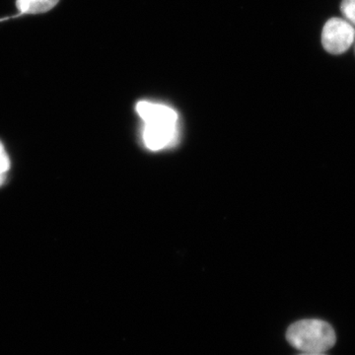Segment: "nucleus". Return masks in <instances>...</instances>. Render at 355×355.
Returning <instances> with one entry per match:
<instances>
[{
	"mask_svg": "<svg viewBox=\"0 0 355 355\" xmlns=\"http://www.w3.org/2000/svg\"><path fill=\"white\" fill-rule=\"evenodd\" d=\"M287 342L303 354H324L336 343V334L330 324L322 320H301L289 327Z\"/></svg>",
	"mask_w": 355,
	"mask_h": 355,
	"instance_id": "f03ea898",
	"label": "nucleus"
},
{
	"mask_svg": "<svg viewBox=\"0 0 355 355\" xmlns=\"http://www.w3.org/2000/svg\"><path fill=\"white\" fill-rule=\"evenodd\" d=\"M340 10L345 20L355 26V0H343Z\"/></svg>",
	"mask_w": 355,
	"mask_h": 355,
	"instance_id": "39448f33",
	"label": "nucleus"
},
{
	"mask_svg": "<svg viewBox=\"0 0 355 355\" xmlns=\"http://www.w3.org/2000/svg\"><path fill=\"white\" fill-rule=\"evenodd\" d=\"M10 168V160L6 153L3 144L0 141V174H7Z\"/></svg>",
	"mask_w": 355,
	"mask_h": 355,
	"instance_id": "423d86ee",
	"label": "nucleus"
},
{
	"mask_svg": "<svg viewBox=\"0 0 355 355\" xmlns=\"http://www.w3.org/2000/svg\"><path fill=\"white\" fill-rule=\"evenodd\" d=\"M6 181V174H0V187L2 186Z\"/></svg>",
	"mask_w": 355,
	"mask_h": 355,
	"instance_id": "0eeeda50",
	"label": "nucleus"
},
{
	"mask_svg": "<svg viewBox=\"0 0 355 355\" xmlns=\"http://www.w3.org/2000/svg\"><path fill=\"white\" fill-rule=\"evenodd\" d=\"M354 25L340 18H331L324 26L322 44L324 50L331 55L345 53L354 43Z\"/></svg>",
	"mask_w": 355,
	"mask_h": 355,
	"instance_id": "7ed1b4c3",
	"label": "nucleus"
},
{
	"mask_svg": "<svg viewBox=\"0 0 355 355\" xmlns=\"http://www.w3.org/2000/svg\"><path fill=\"white\" fill-rule=\"evenodd\" d=\"M300 355H326V354H302Z\"/></svg>",
	"mask_w": 355,
	"mask_h": 355,
	"instance_id": "6e6552de",
	"label": "nucleus"
},
{
	"mask_svg": "<svg viewBox=\"0 0 355 355\" xmlns=\"http://www.w3.org/2000/svg\"><path fill=\"white\" fill-rule=\"evenodd\" d=\"M137 113L142 121V141L149 150L159 151L174 146L179 137V116L162 103L140 101Z\"/></svg>",
	"mask_w": 355,
	"mask_h": 355,
	"instance_id": "f257e3e1",
	"label": "nucleus"
},
{
	"mask_svg": "<svg viewBox=\"0 0 355 355\" xmlns=\"http://www.w3.org/2000/svg\"><path fill=\"white\" fill-rule=\"evenodd\" d=\"M58 1L60 0H16V6L20 11L18 16L48 12Z\"/></svg>",
	"mask_w": 355,
	"mask_h": 355,
	"instance_id": "20e7f679",
	"label": "nucleus"
}]
</instances>
